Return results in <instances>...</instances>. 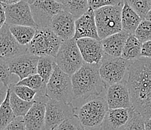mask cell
Returning a JSON list of instances; mask_svg holds the SVG:
<instances>
[{
  "instance_id": "cell-1",
  "label": "cell",
  "mask_w": 151,
  "mask_h": 130,
  "mask_svg": "<svg viewBox=\"0 0 151 130\" xmlns=\"http://www.w3.org/2000/svg\"><path fill=\"white\" fill-rule=\"evenodd\" d=\"M127 84L134 110L145 119L151 118V58L133 61Z\"/></svg>"
},
{
  "instance_id": "cell-2",
  "label": "cell",
  "mask_w": 151,
  "mask_h": 130,
  "mask_svg": "<svg viewBox=\"0 0 151 130\" xmlns=\"http://www.w3.org/2000/svg\"><path fill=\"white\" fill-rule=\"evenodd\" d=\"M100 65L84 63L71 76L74 101L85 100L90 97L106 94L108 87L100 76Z\"/></svg>"
},
{
  "instance_id": "cell-3",
  "label": "cell",
  "mask_w": 151,
  "mask_h": 130,
  "mask_svg": "<svg viewBox=\"0 0 151 130\" xmlns=\"http://www.w3.org/2000/svg\"><path fill=\"white\" fill-rule=\"evenodd\" d=\"M105 95L90 97L85 100L79 101V104L73 105L75 116L86 130L98 128L102 124L109 110Z\"/></svg>"
},
{
  "instance_id": "cell-4",
  "label": "cell",
  "mask_w": 151,
  "mask_h": 130,
  "mask_svg": "<svg viewBox=\"0 0 151 130\" xmlns=\"http://www.w3.org/2000/svg\"><path fill=\"white\" fill-rule=\"evenodd\" d=\"M124 1L116 5L106 6L95 11V18L100 40L122 31L121 16Z\"/></svg>"
},
{
  "instance_id": "cell-5",
  "label": "cell",
  "mask_w": 151,
  "mask_h": 130,
  "mask_svg": "<svg viewBox=\"0 0 151 130\" xmlns=\"http://www.w3.org/2000/svg\"><path fill=\"white\" fill-rule=\"evenodd\" d=\"M132 62L133 61L111 57L105 53L99 68L101 80L108 87L116 83H127Z\"/></svg>"
},
{
  "instance_id": "cell-6",
  "label": "cell",
  "mask_w": 151,
  "mask_h": 130,
  "mask_svg": "<svg viewBox=\"0 0 151 130\" xmlns=\"http://www.w3.org/2000/svg\"><path fill=\"white\" fill-rule=\"evenodd\" d=\"M62 43L63 41L53 32L50 27L37 28L33 39L27 46V51L38 57L55 58Z\"/></svg>"
},
{
  "instance_id": "cell-7",
  "label": "cell",
  "mask_w": 151,
  "mask_h": 130,
  "mask_svg": "<svg viewBox=\"0 0 151 130\" xmlns=\"http://www.w3.org/2000/svg\"><path fill=\"white\" fill-rule=\"evenodd\" d=\"M46 96L50 99L72 103L74 92L71 77L56 66L51 78L47 83Z\"/></svg>"
},
{
  "instance_id": "cell-8",
  "label": "cell",
  "mask_w": 151,
  "mask_h": 130,
  "mask_svg": "<svg viewBox=\"0 0 151 130\" xmlns=\"http://www.w3.org/2000/svg\"><path fill=\"white\" fill-rule=\"evenodd\" d=\"M55 62L62 71L72 76L85 63L75 39L63 42Z\"/></svg>"
},
{
  "instance_id": "cell-9",
  "label": "cell",
  "mask_w": 151,
  "mask_h": 130,
  "mask_svg": "<svg viewBox=\"0 0 151 130\" xmlns=\"http://www.w3.org/2000/svg\"><path fill=\"white\" fill-rule=\"evenodd\" d=\"M28 2L37 28L50 27L53 18L63 10V5L58 0H29Z\"/></svg>"
},
{
  "instance_id": "cell-10",
  "label": "cell",
  "mask_w": 151,
  "mask_h": 130,
  "mask_svg": "<svg viewBox=\"0 0 151 130\" xmlns=\"http://www.w3.org/2000/svg\"><path fill=\"white\" fill-rule=\"evenodd\" d=\"M75 116L72 103L49 99L46 105L45 130H55L63 122Z\"/></svg>"
},
{
  "instance_id": "cell-11",
  "label": "cell",
  "mask_w": 151,
  "mask_h": 130,
  "mask_svg": "<svg viewBox=\"0 0 151 130\" xmlns=\"http://www.w3.org/2000/svg\"><path fill=\"white\" fill-rule=\"evenodd\" d=\"M3 5L6 24L9 26H25L37 28L28 1H20L12 5Z\"/></svg>"
},
{
  "instance_id": "cell-12",
  "label": "cell",
  "mask_w": 151,
  "mask_h": 130,
  "mask_svg": "<svg viewBox=\"0 0 151 130\" xmlns=\"http://www.w3.org/2000/svg\"><path fill=\"white\" fill-rule=\"evenodd\" d=\"M39 57L28 51L7 60L11 73L19 78V80L37 74V66Z\"/></svg>"
},
{
  "instance_id": "cell-13",
  "label": "cell",
  "mask_w": 151,
  "mask_h": 130,
  "mask_svg": "<svg viewBox=\"0 0 151 130\" xmlns=\"http://www.w3.org/2000/svg\"><path fill=\"white\" fill-rule=\"evenodd\" d=\"M105 98L109 109L133 108V104L128 84L119 83L108 87Z\"/></svg>"
},
{
  "instance_id": "cell-14",
  "label": "cell",
  "mask_w": 151,
  "mask_h": 130,
  "mask_svg": "<svg viewBox=\"0 0 151 130\" xmlns=\"http://www.w3.org/2000/svg\"><path fill=\"white\" fill-rule=\"evenodd\" d=\"M49 99L47 96H36L33 105L23 117L27 130H45L46 105Z\"/></svg>"
},
{
  "instance_id": "cell-15",
  "label": "cell",
  "mask_w": 151,
  "mask_h": 130,
  "mask_svg": "<svg viewBox=\"0 0 151 130\" xmlns=\"http://www.w3.org/2000/svg\"><path fill=\"white\" fill-rule=\"evenodd\" d=\"M27 51V46L17 42L11 32L10 26L5 24L0 29V57L9 60Z\"/></svg>"
},
{
  "instance_id": "cell-16",
  "label": "cell",
  "mask_w": 151,
  "mask_h": 130,
  "mask_svg": "<svg viewBox=\"0 0 151 130\" xmlns=\"http://www.w3.org/2000/svg\"><path fill=\"white\" fill-rule=\"evenodd\" d=\"M77 45L85 63L90 65L101 64L105 56L101 41L84 38L77 40Z\"/></svg>"
},
{
  "instance_id": "cell-17",
  "label": "cell",
  "mask_w": 151,
  "mask_h": 130,
  "mask_svg": "<svg viewBox=\"0 0 151 130\" xmlns=\"http://www.w3.org/2000/svg\"><path fill=\"white\" fill-rule=\"evenodd\" d=\"M134 112V108L109 109L100 130H124Z\"/></svg>"
},
{
  "instance_id": "cell-18",
  "label": "cell",
  "mask_w": 151,
  "mask_h": 130,
  "mask_svg": "<svg viewBox=\"0 0 151 130\" xmlns=\"http://www.w3.org/2000/svg\"><path fill=\"white\" fill-rule=\"evenodd\" d=\"M75 19L65 11H61L52 21L50 28L63 42L74 39L75 35Z\"/></svg>"
},
{
  "instance_id": "cell-19",
  "label": "cell",
  "mask_w": 151,
  "mask_h": 130,
  "mask_svg": "<svg viewBox=\"0 0 151 130\" xmlns=\"http://www.w3.org/2000/svg\"><path fill=\"white\" fill-rule=\"evenodd\" d=\"M84 38L100 40L95 18V11L91 8L82 17L75 20V35L74 39L77 41Z\"/></svg>"
},
{
  "instance_id": "cell-20",
  "label": "cell",
  "mask_w": 151,
  "mask_h": 130,
  "mask_svg": "<svg viewBox=\"0 0 151 130\" xmlns=\"http://www.w3.org/2000/svg\"><path fill=\"white\" fill-rule=\"evenodd\" d=\"M129 35L122 30L121 32L101 40L105 54L114 57H121L125 44Z\"/></svg>"
},
{
  "instance_id": "cell-21",
  "label": "cell",
  "mask_w": 151,
  "mask_h": 130,
  "mask_svg": "<svg viewBox=\"0 0 151 130\" xmlns=\"http://www.w3.org/2000/svg\"><path fill=\"white\" fill-rule=\"evenodd\" d=\"M141 21L142 20L141 17L127 3L126 0L124 1L121 16L122 30L129 35H134V32Z\"/></svg>"
},
{
  "instance_id": "cell-22",
  "label": "cell",
  "mask_w": 151,
  "mask_h": 130,
  "mask_svg": "<svg viewBox=\"0 0 151 130\" xmlns=\"http://www.w3.org/2000/svg\"><path fill=\"white\" fill-rule=\"evenodd\" d=\"M63 5V11L68 12L78 20L89 10L87 0H58Z\"/></svg>"
},
{
  "instance_id": "cell-23",
  "label": "cell",
  "mask_w": 151,
  "mask_h": 130,
  "mask_svg": "<svg viewBox=\"0 0 151 130\" xmlns=\"http://www.w3.org/2000/svg\"><path fill=\"white\" fill-rule=\"evenodd\" d=\"M143 44L137 39L134 35H130L126 40L121 58L129 61H134L141 57V50Z\"/></svg>"
},
{
  "instance_id": "cell-24",
  "label": "cell",
  "mask_w": 151,
  "mask_h": 130,
  "mask_svg": "<svg viewBox=\"0 0 151 130\" xmlns=\"http://www.w3.org/2000/svg\"><path fill=\"white\" fill-rule=\"evenodd\" d=\"M37 28L25 26H10V31L17 40V42L22 46H27L36 32Z\"/></svg>"
},
{
  "instance_id": "cell-25",
  "label": "cell",
  "mask_w": 151,
  "mask_h": 130,
  "mask_svg": "<svg viewBox=\"0 0 151 130\" xmlns=\"http://www.w3.org/2000/svg\"><path fill=\"white\" fill-rule=\"evenodd\" d=\"M57 66L55 58L50 57H39L37 66V74L40 75L45 83H48Z\"/></svg>"
},
{
  "instance_id": "cell-26",
  "label": "cell",
  "mask_w": 151,
  "mask_h": 130,
  "mask_svg": "<svg viewBox=\"0 0 151 130\" xmlns=\"http://www.w3.org/2000/svg\"><path fill=\"white\" fill-rule=\"evenodd\" d=\"M10 103L16 117H24L33 105V102H26L19 98L16 94L10 90Z\"/></svg>"
},
{
  "instance_id": "cell-27",
  "label": "cell",
  "mask_w": 151,
  "mask_h": 130,
  "mask_svg": "<svg viewBox=\"0 0 151 130\" xmlns=\"http://www.w3.org/2000/svg\"><path fill=\"white\" fill-rule=\"evenodd\" d=\"M18 85L26 86L29 87L32 90L37 92L36 96H46V88L47 84L45 83L43 79L42 78L40 75L38 74L32 75L30 77L24 78L23 80H19L17 82Z\"/></svg>"
},
{
  "instance_id": "cell-28",
  "label": "cell",
  "mask_w": 151,
  "mask_h": 130,
  "mask_svg": "<svg viewBox=\"0 0 151 130\" xmlns=\"http://www.w3.org/2000/svg\"><path fill=\"white\" fill-rule=\"evenodd\" d=\"M16 118L10 103V89L9 88L6 98L0 106V130H3Z\"/></svg>"
},
{
  "instance_id": "cell-29",
  "label": "cell",
  "mask_w": 151,
  "mask_h": 130,
  "mask_svg": "<svg viewBox=\"0 0 151 130\" xmlns=\"http://www.w3.org/2000/svg\"><path fill=\"white\" fill-rule=\"evenodd\" d=\"M9 88L12 92H14L19 98L26 102H33L37 95L36 91L26 86L18 85L17 83H12Z\"/></svg>"
},
{
  "instance_id": "cell-30",
  "label": "cell",
  "mask_w": 151,
  "mask_h": 130,
  "mask_svg": "<svg viewBox=\"0 0 151 130\" xmlns=\"http://www.w3.org/2000/svg\"><path fill=\"white\" fill-rule=\"evenodd\" d=\"M132 9L144 20L151 10V0H126Z\"/></svg>"
},
{
  "instance_id": "cell-31",
  "label": "cell",
  "mask_w": 151,
  "mask_h": 130,
  "mask_svg": "<svg viewBox=\"0 0 151 130\" xmlns=\"http://www.w3.org/2000/svg\"><path fill=\"white\" fill-rule=\"evenodd\" d=\"M14 75L11 73L8 61L0 57V83L7 87H9L13 83H17L18 81L15 80Z\"/></svg>"
},
{
  "instance_id": "cell-32",
  "label": "cell",
  "mask_w": 151,
  "mask_h": 130,
  "mask_svg": "<svg viewBox=\"0 0 151 130\" xmlns=\"http://www.w3.org/2000/svg\"><path fill=\"white\" fill-rule=\"evenodd\" d=\"M134 36L142 44L151 41V22L142 20L134 32Z\"/></svg>"
},
{
  "instance_id": "cell-33",
  "label": "cell",
  "mask_w": 151,
  "mask_h": 130,
  "mask_svg": "<svg viewBox=\"0 0 151 130\" xmlns=\"http://www.w3.org/2000/svg\"><path fill=\"white\" fill-rule=\"evenodd\" d=\"M55 130H86L79 119L75 116L63 122Z\"/></svg>"
},
{
  "instance_id": "cell-34",
  "label": "cell",
  "mask_w": 151,
  "mask_h": 130,
  "mask_svg": "<svg viewBox=\"0 0 151 130\" xmlns=\"http://www.w3.org/2000/svg\"><path fill=\"white\" fill-rule=\"evenodd\" d=\"M145 120L142 116L135 111L124 130H145Z\"/></svg>"
},
{
  "instance_id": "cell-35",
  "label": "cell",
  "mask_w": 151,
  "mask_h": 130,
  "mask_svg": "<svg viewBox=\"0 0 151 130\" xmlns=\"http://www.w3.org/2000/svg\"><path fill=\"white\" fill-rule=\"evenodd\" d=\"M120 1L121 0H88V4L89 7L95 11L104 7L118 5Z\"/></svg>"
},
{
  "instance_id": "cell-36",
  "label": "cell",
  "mask_w": 151,
  "mask_h": 130,
  "mask_svg": "<svg viewBox=\"0 0 151 130\" xmlns=\"http://www.w3.org/2000/svg\"><path fill=\"white\" fill-rule=\"evenodd\" d=\"M3 130H27L23 117H16Z\"/></svg>"
},
{
  "instance_id": "cell-37",
  "label": "cell",
  "mask_w": 151,
  "mask_h": 130,
  "mask_svg": "<svg viewBox=\"0 0 151 130\" xmlns=\"http://www.w3.org/2000/svg\"><path fill=\"white\" fill-rule=\"evenodd\" d=\"M141 57L151 58V41L143 44L141 50Z\"/></svg>"
},
{
  "instance_id": "cell-38",
  "label": "cell",
  "mask_w": 151,
  "mask_h": 130,
  "mask_svg": "<svg viewBox=\"0 0 151 130\" xmlns=\"http://www.w3.org/2000/svg\"><path fill=\"white\" fill-rule=\"evenodd\" d=\"M8 90H9V87H7L3 83H0V106L6 98Z\"/></svg>"
},
{
  "instance_id": "cell-39",
  "label": "cell",
  "mask_w": 151,
  "mask_h": 130,
  "mask_svg": "<svg viewBox=\"0 0 151 130\" xmlns=\"http://www.w3.org/2000/svg\"><path fill=\"white\" fill-rule=\"evenodd\" d=\"M6 24V17H5V11L3 5L0 2V29Z\"/></svg>"
},
{
  "instance_id": "cell-40",
  "label": "cell",
  "mask_w": 151,
  "mask_h": 130,
  "mask_svg": "<svg viewBox=\"0 0 151 130\" xmlns=\"http://www.w3.org/2000/svg\"><path fill=\"white\" fill-rule=\"evenodd\" d=\"M20 0H11V1H0V2L2 4H4V5H14V4L17 3V2H20Z\"/></svg>"
},
{
  "instance_id": "cell-41",
  "label": "cell",
  "mask_w": 151,
  "mask_h": 130,
  "mask_svg": "<svg viewBox=\"0 0 151 130\" xmlns=\"http://www.w3.org/2000/svg\"><path fill=\"white\" fill-rule=\"evenodd\" d=\"M145 130H151V118L145 119Z\"/></svg>"
},
{
  "instance_id": "cell-42",
  "label": "cell",
  "mask_w": 151,
  "mask_h": 130,
  "mask_svg": "<svg viewBox=\"0 0 151 130\" xmlns=\"http://www.w3.org/2000/svg\"><path fill=\"white\" fill-rule=\"evenodd\" d=\"M145 20H148V21L151 22V10L150 11L148 12L147 14Z\"/></svg>"
},
{
  "instance_id": "cell-43",
  "label": "cell",
  "mask_w": 151,
  "mask_h": 130,
  "mask_svg": "<svg viewBox=\"0 0 151 130\" xmlns=\"http://www.w3.org/2000/svg\"><path fill=\"white\" fill-rule=\"evenodd\" d=\"M87 130H100V126H99V127H98V128L93 129H87Z\"/></svg>"
}]
</instances>
